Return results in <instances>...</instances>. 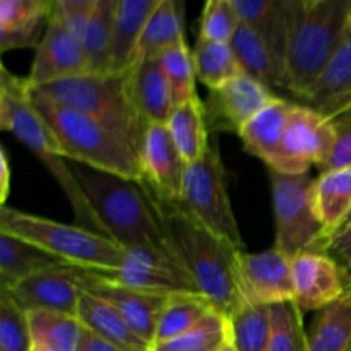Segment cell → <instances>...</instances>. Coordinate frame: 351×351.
I'll list each match as a JSON object with an SVG mask.
<instances>
[{"label":"cell","instance_id":"1","mask_svg":"<svg viewBox=\"0 0 351 351\" xmlns=\"http://www.w3.org/2000/svg\"><path fill=\"white\" fill-rule=\"evenodd\" d=\"M151 194L177 263L216 311L226 317L235 314L245 304L239 278L240 250L199 225L178 202L160 199L153 191Z\"/></svg>","mask_w":351,"mask_h":351},{"label":"cell","instance_id":"2","mask_svg":"<svg viewBox=\"0 0 351 351\" xmlns=\"http://www.w3.org/2000/svg\"><path fill=\"white\" fill-rule=\"evenodd\" d=\"M71 170L110 239L122 249L149 247L173 256L146 182L129 180L79 163H71Z\"/></svg>","mask_w":351,"mask_h":351},{"label":"cell","instance_id":"3","mask_svg":"<svg viewBox=\"0 0 351 351\" xmlns=\"http://www.w3.org/2000/svg\"><path fill=\"white\" fill-rule=\"evenodd\" d=\"M0 74V127L14 134L53 175L71 204L75 225L108 237L98 215L82 194L71 165L65 163L57 137L34 106L26 79L10 74L5 67H2Z\"/></svg>","mask_w":351,"mask_h":351},{"label":"cell","instance_id":"4","mask_svg":"<svg viewBox=\"0 0 351 351\" xmlns=\"http://www.w3.org/2000/svg\"><path fill=\"white\" fill-rule=\"evenodd\" d=\"M31 99L60 144L62 156L71 163L143 180V168L136 151L98 120L50 101L29 88Z\"/></svg>","mask_w":351,"mask_h":351},{"label":"cell","instance_id":"5","mask_svg":"<svg viewBox=\"0 0 351 351\" xmlns=\"http://www.w3.org/2000/svg\"><path fill=\"white\" fill-rule=\"evenodd\" d=\"M351 0H304L285 60V89L304 98L348 31Z\"/></svg>","mask_w":351,"mask_h":351},{"label":"cell","instance_id":"6","mask_svg":"<svg viewBox=\"0 0 351 351\" xmlns=\"http://www.w3.org/2000/svg\"><path fill=\"white\" fill-rule=\"evenodd\" d=\"M31 89L50 101L98 120L125 141L139 156L147 127L130 99L125 72L105 75L84 74Z\"/></svg>","mask_w":351,"mask_h":351},{"label":"cell","instance_id":"7","mask_svg":"<svg viewBox=\"0 0 351 351\" xmlns=\"http://www.w3.org/2000/svg\"><path fill=\"white\" fill-rule=\"evenodd\" d=\"M0 232L19 237L69 266L81 269H112L123 259L125 250L106 235L77 225H64L43 216L2 206Z\"/></svg>","mask_w":351,"mask_h":351},{"label":"cell","instance_id":"8","mask_svg":"<svg viewBox=\"0 0 351 351\" xmlns=\"http://www.w3.org/2000/svg\"><path fill=\"white\" fill-rule=\"evenodd\" d=\"M177 202L213 235L235 249H243L239 223L230 201L228 177L216 144L209 146L201 160L187 165L182 195Z\"/></svg>","mask_w":351,"mask_h":351},{"label":"cell","instance_id":"9","mask_svg":"<svg viewBox=\"0 0 351 351\" xmlns=\"http://www.w3.org/2000/svg\"><path fill=\"white\" fill-rule=\"evenodd\" d=\"M269 180L276 221L274 249L288 259L304 252H321L326 230L315 209L314 178L311 173L288 175L269 170Z\"/></svg>","mask_w":351,"mask_h":351},{"label":"cell","instance_id":"10","mask_svg":"<svg viewBox=\"0 0 351 351\" xmlns=\"http://www.w3.org/2000/svg\"><path fill=\"white\" fill-rule=\"evenodd\" d=\"M122 263L112 269H82L110 283L156 291V293H199L187 271L173 256L149 247L123 249Z\"/></svg>","mask_w":351,"mask_h":351},{"label":"cell","instance_id":"11","mask_svg":"<svg viewBox=\"0 0 351 351\" xmlns=\"http://www.w3.org/2000/svg\"><path fill=\"white\" fill-rule=\"evenodd\" d=\"M335 144L332 120L307 105H293L285 129L280 154L269 170L288 175L308 173L321 167Z\"/></svg>","mask_w":351,"mask_h":351},{"label":"cell","instance_id":"12","mask_svg":"<svg viewBox=\"0 0 351 351\" xmlns=\"http://www.w3.org/2000/svg\"><path fill=\"white\" fill-rule=\"evenodd\" d=\"M71 267L75 281H77L82 290L112 305L144 341L154 346L158 324H160L161 314H163L171 295L137 290V288L110 283V281L91 276L89 273L82 271L81 267Z\"/></svg>","mask_w":351,"mask_h":351},{"label":"cell","instance_id":"13","mask_svg":"<svg viewBox=\"0 0 351 351\" xmlns=\"http://www.w3.org/2000/svg\"><path fill=\"white\" fill-rule=\"evenodd\" d=\"M276 96L257 79L243 74L225 86L209 91L204 103L206 122L213 132H237L266 108Z\"/></svg>","mask_w":351,"mask_h":351},{"label":"cell","instance_id":"14","mask_svg":"<svg viewBox=\"0 0 351 351\" xmlns=\"http://www.w3.org/2000/svg\"><path fill=\"white\" fill-rule=\"evenodd\" d=\"M239 278L245 302L257 305H276L295 302L291 259L278 249L266 252L239 254Z\"/></svg>","mask_w":351,"mask_h":351},{"label":"cell","instance_id":"15","mask_svg":"<svg viewBox=\"0 0 351 351\" xmlns=\"http://www.w3.org/2000/svg\"><path fill=\"white\" fill-rule=\"evenodd\" d=\"M84 74H88V60L82 41L48 16L47 29L34 53L29 75L26 77L27 84L38 88Z\"/></svg>","mask_w":351,"mask_h":351},{"label":"cell","instance_id":"16","mask_svg":"<svg viewBox=\"0 0 351 351\" xmlns=\"http://www.w3.org/2000/svg\"><path fill=\"white\" fill-rule=\"evenodd\" d=\"M143 180L160 199L177 202L184 187L185 163L167 123H154L146 129L139 153Z\"/></svg>","mask_w":351,"mask_h":351},{"label":"cell","instance_id":"17","mask_svg":"<svg viewBox=\"0 0 351 351\" xmlns=\"http://www.w3.org/2000/svg\"><path fill=\"white\" fill-rule=\"evenodd\" d=\"M240 21L264 40L285 72L291 34L300 19L304 0H233Z\"/></svg>","mask_w":351,"mask_h":351},{"label":"cell","instance_id":"18","mask_svg":"<svg viewBox=\"0 0 351 351\" xmlns=\"http://www.w3.org/2000/svg\"><path fill=\"white\" fill-rule=\"evenodd\" d=\"M295 304L304 311H324L346 293L338 264L322 252H304L291 259Z\"/></svg>","mask_w":351,"mask_h":351},{"label":"cell","instance_id":"19","mask_svg":"<svg viewBox=\"0 0 351 351\" xmlns=\"http://www.w3.org/2000/svg\"><path fill=\"white\" fill-rule=\"evenodd\" d=\"M9 293L26 312L51 311L77 317L81 287L67 264L26 278Z\"/></svg>","mask_w":351,"mask_h":351},{"label":"cell","instance_id":"20","mask_svg":"<svg viewBox=\"0 0 351 351\" xmlns=\"http://www.w3.org/2000/svg\"><path fill=\"white\" fill-rule=\"evenodd\" d=\"M307 106L328 119H336L351 110V31L348 27L338 51L324 72L304 95Z\"/></svg>","mask_w":351,"mask_h":351},{"label":"cell","instance_id":"21","mask_svg":"<svg viewBox=\"0 0 351 351\" xmlns=\"http://www.w3.org/2000/svg\"><path fill=\"white\" fill-rule=\"evenodd\" d=\"M125 74L130 99L144 125L167 123L173 110V101L160 60L136 62Z\"/></svg>","mask_w":351,"mask_h":351},{"label":"cell","instance_id":"22","mask_svg":"<svg viewBox=\"0 0 351 351\" xmlns=\"http://www.w3.org/2000/svg\"><path fill=\"white\" fill-rule=\"evenodd\" d=\"M184 43H187L184 3L177 0H160L144 27L134 64L143 60H160L163 55Z\"/></svg>","mask_w":351,"mask_h":351},{"label":"cell","instance_id":"23","mask_svg":"<svg viewBox=\"0 0 351 351\" xmlns=\"http://www.w3.org/2000/svg\"><path fill=\"white\" fill-rule=\"evenodd\" d=\"M291 108L293 103L276 98L240 130L239 136L247 153L263 160L267 168L278 160Z\"/></svg>","mask_w":351,"mask_h":351},{"label":"cell","instance_id":"24","mask_svg":"<svg viewBox=\"0 0 351 351\" xmlns=\"http://www.w3.org/2000/svg\"><path fill=\"white\" fill-rule=\"evenodd\" d=\"M77 319L86 329L123 351H153V346L144 341L129 322L101 298L88 293L81 288Z\"/></svg>","mask_w":351,"mask_h":351},{"label":"cell","instance_id":"25","mask_svg":"<svg viewBox=\"0 0 351 351\" xmlns=\"http://www.w3.org/2000/svg\"><path fill=\"white\" fill-rule=\"evenodd\" d=\"M160 0H117L113 19V72L123 74L136 60L139 45L147 19Z\"/></svg>","mask_w":351,"mask_h":351},{"label":"cell","instance_id":"26","mask_svg":"<svg viewBox=\"0 0 351 351\" xmlns=\"http://www.w3.org/2000/svg\"><path fill=\"white\" fill-rule=\"evenodd\" d=\"M62 264L47 250L0 232V290L12 291L26 278Z\"/></svg>","mask_w":351,"mask_h":351},{"label":"cell","instance_id":"27","mask_svg":"<svg viewBox=\"0 0 351 351\" xmlns=\"http://www.w3.org/2000/svg\"><path fill=\"white\" fill-rule=\"evenodd\" d=\"M167 127L187 165L195 163L208 153L211 146L209 127L206 122L204 103L199 98L175 106L171 110Z\"/></svg>","mask_w":351,"mask_h":351},{"label":"cell","instance_id":"28","mask_svg":"<svg viewBox=\"0 0 351 351\" xmlns=\"http://www.w3.org/2000/svg\"><path fill=\"white\" fill-rule=\"evenodd\" d=\"M117 0H98L82 34L88 74H113V19Z\"/></svg>","mask_w":351,"mask_h":351},{"label":"cell","instance_id":"29","mask_svg":"<svg viewBox=\"0 0 351 351\" xmlns=\"http://www.w3.org/2000/svg\"><path fill=\"white\" fill-rule=\"evenodd\" d=\"M230 45L247 75L257 79L267 88H285L283 69L252 27L240 24Z\"/></svg>","mask_w":351,"mask_h":351},{"label":"cell","instance_id":"30","mask_svg":"<svg viewBox=\"0 0 351 351\" xmlns=\"http://www.w3.org/2000/svg\"><path fill=\"white\" fill-rule=\"evenodd\" d=\"M314 197L328 240L351 211V168L319 175L315 178Z\"/></svg>","mask_w":351,"mask_h":351},{"label":"cell","instance_id":"31","mask_svg":"<svg viewBox=\"0 0 351 351\" xmlns=\"http://www.w3.org/2000/svg\"><path fill=\"white\" fill-rule=\"evenodd\" d=\"M213 312L218 311L204 295L173 293L161 314L154 346L180 338L182 335L201 324Z\"/></svg>","mask_w":351,"mask_h":351},{"label":"cell","instance_id":"32","mask_svg":"<svg viewBox=\"0 0 351 351\" xmlns=\"http://www.w3.org/2000/svg\"><path fill=\"white\" fill-rule=\"evenodd\" d=\"M192 55L197 81L209 88V91L221 88L226 82L245 74L230 43L199 38L195 47L192 48Z\"/></svg>","mask_w":351,"mask_h":351},{"label":"cell","instance_id":"33","mask_svg":"<svg viewBox=\"0 0 351 351\" xmlns=\"http://www.w3.org/2000/svg\"><path fill=\"white\" fill-rule=\"evenodd\" d=\"M307 351H351V290L322 311Z\"/></svg>","mask_w":351,"mask_h":351},{"label":"cell","instance_id":"34","mask_svg":"<svg viewBox=\"0 0 351 351\" xmlns=\"http://www.w3.org/2000/svg\"><path fill=\"white\" fill-rule=\"evenodd\" d=\"M230 343L235 351H269L271 308L245 302L228 317Z\"/></svg>","mask_w":351,"mask_h":351},{"label":"cell","instance_id":"35","mask_svg":"<svg viewBox=\"0 0 351 351\" xmlns=\"http://www.w3.org/2000/svg\"><path fill=\"white\" fill-rule=\"evenodd\" d=\"M27 322L33 343H43L60 351H75L84 329L77 317L51 311H29Z\"/></svg>","mask_w":351,"mask_h":351},{"label":"cell","instance_id":"36","mask_svg":"<svg viewBox=\"0 0 351 351\" xmlns=\"http://www.w3.org/2000/svg\"><path fill=\"white\" fill-rule=\"evenodd\" d=\"M228 341V317L221 312H213L194 329L180 338L153 346V351H219Z\"/></svg>","mask_w":351,"mask_h":351},{"label":"cell","instance_id":"37","mask_svg":"<svg viewBox=\"0 0 351 351\" xmlns=\"http://www.w3.org/2000/svg\"><path fill=\"white\" fill-rule=\"evenodd\" d=\"M160 64L170 84L173 108L199 98L197 89H195L197 75H195L194 55L187 43L163 55L160 58Z\"/></svg>","mask_w":351,"mask_h":351},{"label":"cell","instance_id":"38","mask_svg":"<svg viewBox=\"0 0 351 351\" xmlns=\"http://www.w3.org/2000/svg\"><path fill=\"white\" fill-rule=\"evenodd\" d=\"M269 351H307L302 311L295 302L271 305Z\"/></svg>","mask_w":351,"mask_h":351},{"label":"cell","instance_id":"39","mask_svg":"<svg viewBox=\"0 0 351 351\" xmlns=\"http://www.w3.org/2000/svg\"><path fill=\"white\" fill-rule=\"evenodd\" d=\"M31 336L27 312L17 305L12 295L0 290V351H31Z\"/></svg>","mask_w":351,"mask_h":351},{"label":"cell","instance_id":"40","mask_svg":"<svg viewBox=\"0 0 351 351\" xmlns=\"http://www.w3.org/2000/svg\"><path fill=\"white\" fill-rule=\"evenodd\" d=\"M240 21L233 0H209L206 2L199 23V38L201 40L230 43L239 31Z\"/></svg>","mask_w":351,"mask_h":351},{"label":"cell","instance_id":"41","mask_svg":"<svg viewBox=\"0 0 351 351\" xmlns=\"http://www.w3.org/2000/svg\"><path fill=\"white\" fill-rule=\"evenodd\" d=\"M98 0H53L51 2L50 17L62 24L69 33L82 40L86 27Z\"/></svg>","mask_w":351,"mask_h":351},{"label":"cell","instance_id":"42","mask_svg":"<svg viewBox=\"0 0 351 351\" xmlns=\"http://www.w3.org/2000/svg\"><path fill=\"white\" fill-rule=\"evenodd\" d=\"M335 125V144L328 160L319 167L321 173L351 168V110L332 119Z\"/></svg>","mask_w":351,"mask_h":351},{"label":"cell","instance_id":"43","mask_svg":"<svg viewBox=\"0 0 351 351\" xmlns=\"http://www.w3.org/2000/svg\"><path fill=\"white\" fill-rule=\"evenodd\" d=\"M53 0H2L0 2V26L48 19Z\"/></svg>","mask_w":351,"mask_h":351},{"label":"cell","instance_id":"44","mask_svg":"<svg viewBox=\"0 0 351 351\" xmlns=\"http://www.w3.org/2000/svg\"><path fill=\"white\" fill-rule=\"evenodd\" d=\"M75 351H123V350H120L119 346L112 345L110 341L103 339L101 336L95 335V332L84 328L82 329L81 338H79L77 348H75Z\"/></svg>","mask_w":351,"mask_h":351},{"label":"cell","instance_id":"45","mask_svg":"<svg viewBox=\"0 0 351 351\" xmlns=\"http://www.w3.org/2000/svg\"><path fill=\"white\" fill-rule=\"evenodd\" d=\"M10 192V167H9V156L7 151L0 149V202L5 206L7 197Z\"/></svg>","mask_w":351,"mask_h":351},{"label":"cell","instance_id":"46","mask_svg":"<svg viewBox=\"0 0 351 351\" xmlns=\"http://www.w3.org/2000/svg\"><path fill=\"white\" fill-rule=\"evenodd\" d=\"M31 351H60L50 345H43V343H33V350Z\"/></svg>","mask_w":351,"mask_h":351},{"label":"cell","instance_id":"47","mask_svg":"<svg viewBox=\"0 0 351 351\" xmlns=\"http://www.w3.org/2000/svg\"><path fill=\"white\" fill-rule=\"evenodd\" d=\"M348 226H351V211L348 213V216H346V218H345V221L341 223V226H339V228L336 230V232H341V230L348 228ZM336 232H335V233H336ZM335 233H332V235H335Z\"/></svg>","mask_w":351,"mask_h":351},{"label":"cell","instance_id":"48","mask_svg":"<svg viewBox=\"0 0 351 351\" xmlns=\"http://www.w3.org/2000/svg\"><path fill=\"white\" fill-rule=\"evenodd\" d=\"M219 351H235V348H233V345H232V343H226V345L225 346H223V348L221 350H219Z\"/></svg>","mask_w":351,"mask_h":351},{"label":"cell","instance_id":"49","mask_svg":"<svg viewBox=\"0 0 351 351\" xmlns=\"http://www.w3.org/2000/svg\"><path fill=\"white\" fill-rule=\"evenodd\" d=\"M348 27H350V31H351V5H350V16H348Z\"/></svg>","mask_w":351,"mask_h":351}]
</instances>
